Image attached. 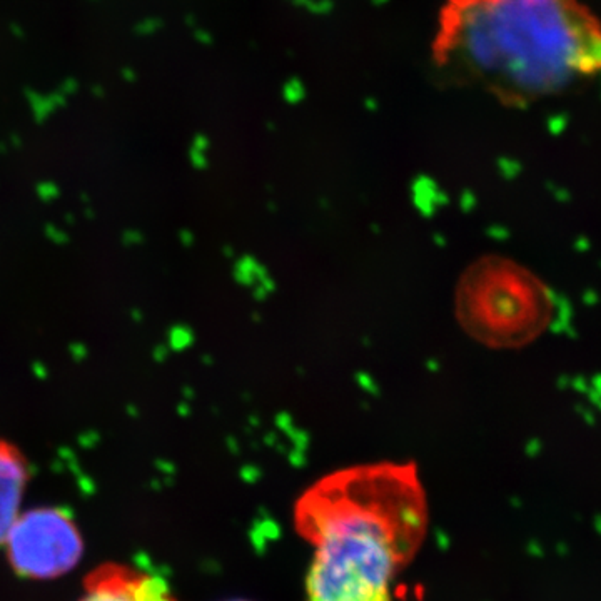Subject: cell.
I'll return each mask as SVG.
<instances>
[{
    "instance_id": "cell-1",
    "label": "cell",
    "mask_w": 601,
    "mask_h": 601,
    "mask_svg": "<svg viewBox=\"0 0 601 601\" xmlns=\"http://www.w3.org/2000/svg\"><path fill=\"white\" fill-rule=\"evenodd\" d=\"M416 461L381 460L322 474L294 503V530L314 548L308 601H392V584L428 534Z\"/></svg>"
},
{
    "instance_id": "cell-8",
    "label": "cell",
    "mask_w": 601,
    "mask_h": 601,
    "mask_svg": "<svg viewBox=\"0 0 601 601\" xmlns=\"http://www.w3.org/2000/svg\"><path fill=\"white\" fill-rule=\"evenodd\" d=\"M583 302L586 306H590V308H593V306H596L600 302V294H596L595 291H584Z\"/></svg>"
},
{
    "instance_id": "cell-6",
    "label": "cell",
    "mask_w": 601,
    "mask_h": 601,
    "mask_svg": "<svg viewBox=\"0 0 601 601\" xmlns=\"http://www.w3.org/2000/svg\"><path fill=\"white\" fill-rule=\"evenodd\" d=\"M28 480L31 468L22 449L9 439H0V546L22 513Z\"/></svg>"
},
{
    "instance_id": "cell-11",
    "label": "cell",
    "mask_w": 601,
    "mask_h": 601,
    "mask_svg": "<svg viewBox=\"0 0 601 601\" xmlns=\"http://www.w3.org/2000/svg\"><path fill=\"white\" fill-rule=\"evenodd\" d=\"M590 390L600 392V394H601V374H596L595 378L591 379V387H590Z\"/></svg>"
},
{
    "instance_id": "cell-4",
    "label": "cell",
    "mask_w": 601,
    "mask_h": 601,
    "mask_svg": "<svg viewBox=\"0 0 601 601\" xmlns=\"http://www.w3.org/2000/svg\"><path fill=\"white\" fill-rule=\"evenodd\" d=\"M3 548L20 578L54 580L77 566L84 555V539L67 511L35 506L19 514Z\"/></svg>"
},
{
    "instance_id": "cell-3",
    "label": "cell",
    "mask_w": 601,
    "mask_h": 601,
    "mask_svg": "<svg viewBox=\"0 0 601 601\" xmlns=\"http://www.w3.org/2000/svg\"><path fill=\"white\" fill-rule=\"evenodd\" d=\"M461 331L480 345H514L530 326V296L521 272L508 261L485 256L466 265L453 294Z\"/></svg>"
},
{
    "instance_id": "cell-9",
    "label": "cell",
    "mask_w": 601,
    "mask_h": 601,
    "mask_svg": "<svg viewBox=\"0 0 601 601\" xmlns=\"http://www.w3.org/2000/svg\"><path fill=\"white\" fill-rule=\"evenodd\" d=\"M590 246L591 244H590V241L586 239V237H580L578 241H575V249L578 252H586L588 249H590Z\"/></svg>"
},
{
    "instance_id": "cell-2",
    "label": "cell",
    "mask_w": 601,
    "mask_h": 601,
    "mask_svg": "<svg viewBox=\"0 0 601 601\" xmlns=\"http://www.w3.org/2000/svg\"><path fill=\"white\" fill-rule=\"evenodd\" d=\"M428 52L453 87L525 105L601 69V28L575 0H443Z\"/></svg>"
},
{
    "instance_id": "cell-12",
    "label": "cell",
    "mask_w": 601,
    "mask_h": 601,
    "mask_svg": "<svg viewBox=\"0 0 601 601\" xmlns=\"http://www.w3.org/2000/svg\"><path fill=\"white\" fill-rule=\"evenodd\" d=\"M559 386H563L561 390H566V387H570L571 386V379L570 378H563V379H559Z\"/></svg>"
},
{
    "instance_id": "cell-13",
    "label": "cell",
    "mask_w": 601,
    "mask_h": 601,
    "mask_svg": "<svg viewBox=\"0 0 601 601\" xmlns=\"http://www.w3.org/2000/svg\"><path fill=\"white\" fill-rule=\"evenodd\" d=\"M231 601H247V600H231Z\"/></svg>"
},
{
    "instance_id": "cell-10",
    "label": "cell",
    "mask_w": 601,
    "mask_h": 601,
    "mask_svg": "<svg viewBox=\"0 0 601 601\" xmlns=\"http://www.w3.org/2000/svg\"><path fill=\"white\" fill-rule=\"evenodd\" d=\"M576 411L580 412V416H582V418L586 421V423H590V424H595V416L591 415V411H588V410H584L583 406H576Z\"/></svg>"
},
{
    "instance_id": "cell-5",
    "label": "cell",
    "mask_w": 601,
    "mask_h": 601,
    "mask_svg": "<svg viewBox=\"0 0 601 601\" xmlns=\"http://www.w3.org/2000/svg\"><path fill=\"white\" fill-rule=\"evenodd\" d=\"M79 601H179L159 576L121 563H104L85 576Z\"/></svg>"
},
{
    "instance_id": "cell-7",
    "label": "cell",
    "mask_w": 601,
    "mask_h": 601,
    "mask_svg": "<svg viewBox=\"0 0 601 601\" xmlns=\"http://www.w3.org/2000/svg\"><path fill=\"white\" fill-rule=\"evenodd\" d=\"M571 387L578 392H588V390H590V387H588V381L583 376H576L575 379H571Z\"/></svg>"
}]
</instances>
